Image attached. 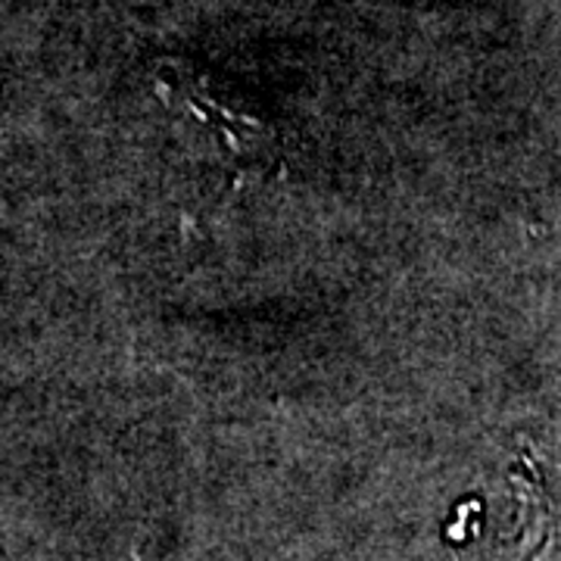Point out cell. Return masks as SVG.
<instances>
[{
	"mask_svg": "<svg viewBox=\"0 0 561 561\" xmlns=\"http://www.w3.org/2000/svg\"><path fill=\"white\" fill-rule=\"evenodd\" d=\"M125 561H138V552H135V556H131V559H125Z\"/></svg>",
	"mask_w": 561,
	"mask_h": 561,
	"instance_id": "cell-1",
	"label": "cell"
}]
</instances>
